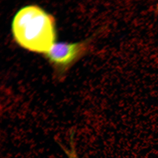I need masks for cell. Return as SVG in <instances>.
<instances>
[{
    "label": "cell",
    "instance_id": "1",
    "mask_svg": "<svg viewBox=\"0 0 158 158\" xmlns=\"http://www.w3.org/2000/svg\"><path fill=\"white\" fill-rule=\"evenodd\" d=\"M12 31L18 44L27 50L46 54L55 44V20L35 5L27 6L15 15Z\"/></svg>",
    "mask_w": 158,
    "mask_h": 158
},
{
    "label": "cell",
    "instance_id": "2",
    "mask_svg": "<svg viewBox=\"0 0 158 158\" xmlns=\"http://www.w3.org/2000/svg\"><path fill=\"white\" fill-rule=\"evenodd\" d=\"M90 41L55 44L46 53L47 58L57 70L64 72L87 52Z\"/></svg>",
    "mask_w": 158,
    "mask_h": 158
}]
</instances>
